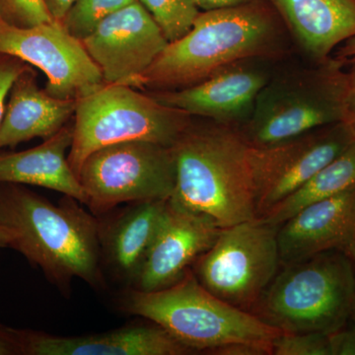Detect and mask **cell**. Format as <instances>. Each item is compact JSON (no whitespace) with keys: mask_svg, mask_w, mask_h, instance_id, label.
Here are the masks:
<instances>
[{"mask_svg":"<svg viewBox=\"0 0 355 355\" xmlns=\"http://www.w3.org/2000/svg\"><path fill=\"white\" fill-rule=\"evenodd\" d=\"M286 32L270 0L200 11L190 32L169 43L147 70L141 90L186 88L241 62L279 58Z\"/></svg>","mask_w":355,"mask_h":355,"instance_id":"6da1fadb","label":"cell"},{"mask_svg":"<svg viewBox=\"0 0 355 355\" xmlns=\"http://www.w3.org/2000/svg\"><path fill=\"white\" fill-rule=\"evenodd\" d=\"M65 196L55 205L24 184L0 183V224L13 233L10 247L62 292L73 279L104 288L99 219Z\"/></svg>","mask_w":355,"mask_h":355,"instance_id":"7a4b0ae2","label":"cell"},{"mask_svg":"<svg viewBox=\"0 0 355 355\" xmlns=\"http://www.w3.org/2000/svg\"><path fill=\"white\" fill-rule=\"evenodd\" d=\"M193 118L172 146L176 184L170 200L220 228L256 218L251 146L239 125Z\"/></svg>","mask_w":355,"mask_h":355,"instance_id":"3957f363","label":"cell"},{"mask_svg":"<svg viewBox=\"0 0 355 355\" xmlns=\"http://www.w3.org/2000/svg\"><path fill=\"white\" fill-rule=\"evenodd\" d=\"M120 308L125 314L149 320L191 352L214 354L235 343L263 345L272 352L282 331L251 312L229 304L207 291L193 270L173 286L156 291L127 287Z\"/></svg>","mask_w":355,"mask_h":355,"instance_id":"277c9868","label":"cell"},{"mask_svg":"<svg viewBox=\"0 0 355 355\" xmlns=\"http://www.w3.org/2000/svg\"><path fill=\"white\" fill-rule=\"evenodd\" d=\"M284 265L252 314L286 334L329 335L350 322L355 268L349 254L330 251Z\"/></svg>","mask_w":355,"mask_h":355,"instance_id":"5b68a950","label":"cell"},{"mask_svg":"<svg viewBox=\"0 0 355 355\" xmlns=\"http://www.w3.org/2000/svg\"><path fill=\"white\" fill-rule=\"evenodd\" d=\"M345 73V65L331 55L312 69L268 81L239 125L243 137L251 146L268 147L343 121Z\"/></svg>","mask_w":355,"mask_h":355,"instance_id":"8992f818","label":"cell"},{"mask_svg":"<svg viewBox=\"0 0 355 355\" xmlns=\"http://www.w3.org/2000/svg\"><path fill=\"white\" fill-rule=\"evenodd\" d=\"M193 120L148 93L105 84L77 101L69 164L78 177L85 159L102 147L132 140L172 147Z\"/></svg>","mask_w":355,"mask_h":355,"instance_id":"52a82bcc","label":"cell"},{"mask_svg":"<svg viewBox=\"0 0 355 355\" xmlns=\"http://www.w3.org/2000/svg\"><path fill=\"white\" fill-rule=\"evenodd\" d=\"M277 228L261 217L221 228L193 275L217 297L251 312L282 263Z\"/></svg>","mask_w":355,"mask_h":355,"instance_id":"ba28073f","label":"cell"},{"mask_svg":"<svg viewBox=\"0 0 355 355\" xmlns=\"http://www.w3.org/2000/svg\"><path fill=\"white\" fill-rule=\"evenodd\" d=\"M78 179L98 216L121 203L169 200L176 184L172 147L144 140L102 147L85 159Z\"/></svg>","mask_w":355,"mask_h":355,"instance_id":"9c48e42d","label":"cell"},{"mask_svg":"<svg viewBox=\"0 0 355 355\" xmlns=\"http://www.w3.org/2000/svg\"><path fill=\"white\" fill-rule=\"evenodd\" d=\"M0 53L43 71L48 78L44 90L58 99L78 101L105 85L83 42L60 21L22 28L0 18Z\"/></svg>","mask_w":355,"mask_h":355,"instance_id":"30bf717a","label":"cell"},{"mask_svg":"<svg viewBox=\"0 0 355 355\" xmlns=\"http://www.w3.org/2000/svg\"><path fill=\"white\" fill-rule=\"evenodd\" d=\"M343 121L268 147L251 146L257 216L289 197L354 140Z\"/></svg>","mask_w":355,"mask_h":355,"instance_id":"8fae6325","label":"cell"},{"mask_svg":"<svg viewBox=\"0 0 355 355\" xmlns=\"http://www.w3.org/2000/svg\"><path fill=\"white\" fill-rule=\"evenodd\" d=\"M81 42L105 84L139 90L144 74L169 44L139 0L110 15Z\"/></svg>","mask_w":355,"mask_h":355,"instance_id":"7c38bea8","label":"cell"},{"mask_svg":"<svg viewBox=\"0 0 355 355\" xmlns=\"http://www.w3.org/2000/svg\"><path fill=\"white\" fill-rule=\"evenodd\" d=\"M220 231L209 217L169 198L146 261L130 288L150 292L176 284L214 245Z\"/></svg>","mask_w":355,"mask_h":355,"instance_id":"4fadbf2b","label":"cell"},{"mask_svg":"<svg viewBox=\"0 0 355 355\" xmlns=\"http://www.w3.org/2000/svg\"><path fill=\"white\" fill-rule=\"evenodd\" d=\"M241 62L182 89L146 91L161 104L193 118L240 125L249 118L268 74Z\"/></svg>","mask_w":355,"mask_h":355,"instance_id":"5bb4252c","label":"cell"},{"mask_svg":"<svg viewBox=\"0 0 355 355\" xmlns=\"http://www.w3.org/2000/svg\"><path fill=\"white\" fill-rule=\"evenodd\" d=\"M355 232V188L306 205L277 228L282 263L330 251L349 254Z\"/></svg>","mask_w":355,"mask_h":355,"instance_id":"9a60e30c","label":"cell"},{"mask_svg":"<svg viewBox=\"0 0 355 355\" xmlns=\"http://www.w3.org/2000/svg\"><path fill=\"white\" fill-rule=\"evenodd\" d=\"M21 355H184L193 352L158 324H132L106 333L57 336L15 329Z\"/></svg>","mask_w":355,"mask_h":355,"instance_id":"2e32d148","label":"cell"},{"mask_svg":"<svg viewBox=\"0 0 355 355\" xmlns=\"http://www.w3.org/2000/svg\"><path fill=\"white\" fill-rule=\"evenodd\" d=\"M167 200L130 202L103 220L98 218L103 270L127 287L141 270Z\"/></svg>","mask_w":355,"mask_h":355,"instance_id":"e0dca14e","label":"cell"},{"mask_svg":"<svg viewBox=\"0 0 355 355\" xmlns=\"http://www.w3.org/2000/svg\"><path fill=\"white\" fill-rule=\"evenodd\" d=\"M287 32L314 64L355 38V0H270Z\"/></svg>","mask_w":355,"mask_h":355,"instance_id":"ac0fdd59","label":"cell"},{"mask_svg":"<svg viewBox=\"0 0 355 355\" xmlns=\"http://www.w3.org/2000/svg\"><path fill=\"white\" fill-rule=\"evenodd\" d=\"M0 121V150L40 137L48 139L74 116L76 100L53 97L37 84L31 69L14 83Z\"/></svg>","mask_w":355,"mask_h":355,"instance_id":"d6986e66","label":"cell"},{"mask_svg":"<svg viewBox=\"0 0 355 355\" xmlns=\"http://www.w3.org/2000/svg\"><path fill=\"white\" fill-rule=\"evenodd\" d=\"M72 139L73 123H67L60 132L34 148L0 153V183L50 189L85 205V193L69 162L67 151Z\"/></svg>","mask_w":355,"mask_h":355,"instance_id":"ffe728a7","label":"cell"},{"mask_svg":"<svg viewBox=\"0 0 355 355\" xmlns=\"http://www.w3.org/2000/svg\"><path fill=\"white\" fill-rule=\"evenodd\" d=\"M352 188H355V139L309 181L268 209L261 218L279 226L306 205Z\"/></svg>","mask_w":355,"mask_h":355,"instance_id":"44dd1931","label":"cell"},{"mask_svg":"<svg viewBox=\"0 0 355 355\" xmlns=\"http://www.w3.org/2000/svg\"><path fill=\"white\" fill-rule=\"evenodd\" d=\"M169 43L190 32L200 10L193 0H139Z\"/></svg>","mask_w":355,"mask_h":355,"instance_id":"7402d4cb","label":"cell"},{"mask_svg":"<svg viewBox=\"0 0 355 355\" xmlns=\"http://www.w3.org/2000/svg\"><path fill=\"white\" fill-rule=\"evenodd\" d=\"M135 0H76L64 19L67 32L76 39L87 38L102 21Z\"/></svg>","mask_w":355,"mask_h":355,"instance_id":"603a6c76","label":"cell"},{"mask_svg":"<svg viewBox=\"0 0 355 355\" xmlns=\"http://www.w3.org/2000/svg\"><path fill=\"white\" fill-rule=\"evenodd\" d=\"M272 355H331L328 334L284 333L272 342Z\"/></svg>","mask_w":355,"mask_h":355,"instance_id":"cb8c5ba5","label":"cell"},{"mask_svg":"<svg viewBox=\"0 0 355 355\" xmlns=\"http://www.w3.org/2000/svg\"><path fill=\"white\" fill-rule=\"evenodd\" d=\"M0 18L22 28L55 21L43 0H0Z\"/></svg>","mask_w":355,"mask_h":355,"instance_id":"d4e9b609","label":"cell"},{"mask_svg":"<svg viewBox=\"0 0 355 355\" xmlns=\"http://www.w3.org/2000/svg\"><path fill=\"white\" fill-rule=\"evenodd\" d=\"M30 69L31 67L19 58L0 53V121L3 116L7 97L14 83Z\"/></svg>","mask_w":355,"mask_h":355,"instance_id":"484cf974","label":"cell"},{"mask_svg":"<svg viewBox=\"0 0 355 355\" xmlns=\"http://www.w3.org/2000/svg\"><path fill=\"white\" fill-rule=\"evenodd\" d=\"M331 355H355V323L349 322L340 330L329 334Z\"/></svg>","mask_w":355,"mask_h":355,"instance_id":"4316f807","label":"cell"},{"mask_svg":"<svg viewBox=\"0 0 355 355\" xmlns=\"http://www.w3.org/2000/svg\"><path fill=\"white\" fill-rule=\"evenodd\" d=\"M349 65V69L345 73L343 121L349 127L355 139V62Z\"/></svg>","mask_w":355,"mask_h":355,"instance_id":"83f0119b","label":"cell"},{"mask_svg":"<svg viewBox=\"0 0 355 355\" xmlns=\"http://www.w3.org/2000/svg\"><path fill=\"white\" fill-rule=\"evenodd\" d=\"M0 355H21L19 338L15 329L0 324Z\"/></svg>","mask_w":355,"mask_h":355,"instance_id":"f1b7e54d","label":"cell"},{"mask_svg":"<svg viewBox=\"0 0 355 355\" xmlns=\"http://www.w3.org/2000/svg\"><path fill=\"white\" fill-rule=\"evenodd\" d=\"M193 1L200 11H209L244 6L257 0H193Z\"/></svg>","mask_w":355,"mask_h":355,"instance_id":"f546056e","label":"cell"},{"mask_svg":"<svg viewBox=\"0 0 355 355\" xmlns=\"http://www.w3.org/2000/svg\"><path fill=\"white\" fill-rule=\"evenodd\" d=\"M53 19L62 21L76 0H43Z\"/></svg>","mask_w":355,"mask_h":355,"instance_id":"4dcf8cb0","label":"cell"},{"mask_svg":"<svg viewBox=\"0 0 355 355\" xmlns=\"http://www.w3.org/2000/svg\"><path fill=\"white\" fill-rule=\"evenodd\" d=\"M333 57L336 58V60H340L345 67L354 62L355 38L350 39L349 41L340 44L338 50L336 51V53H333Z\"/></svg>","mask_w":355,"mask_h":355,"instance_id":"1f68e13d","label":"cell"},{"mask_svg":"<svg viewBox=\"0 0 355 355\" xmlns=\"http://www.w3.org/2000/svg\"><path fill=\"white\" fill-rule=\"evenodd\" d=\"M13 238V233L0 224V248L10 247Z\"/></svg>","mask_w":355,"mask_h":355,"instance_id":"d6a6232c","label":"cell"},{"mask_svg":"<svg viewBox=\"0 0 355 355\" xmlns=\"http://www.w3.org/2000/svg\"><path fill=\"white\" fill-rule=\"evenodd\" d=\"M350 258H352V261H354V268H355V232L354 241H352V250H350Z\"/></svg>","mask_w":355,"mask_h":355,"instance_id":"836d02e7","label":"cell"},{"mask_svg":"<svg viewBox=\"0 0 355 355\" xmlns=\"http://www.w3.org/2000/svg\"><path fill=\"white\" fill-rule=\"evenodd\" d=\"M352 322H354L355 323V305H354V311H352Z\"/></svg>","mask_w":355,"mask_h":355,"instance_id":"e575fe53","label":"cell"}]
</instances>
